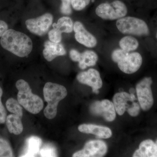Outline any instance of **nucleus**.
<instances>
[{
    "mask_svg": "<svg viewBox=\"0 0 157 157\" xmlns=\"http://www.w3.org/2000/svg\"><path fill=\"white\" fill-rule=\"evenodd\" d=\"M2 47L19 57H25L31 53L33 43L29 36L21 32L8 29L1 37Z\"/></svg>",
    "mask_w": 157,
    "mask_h": 157,
    "instance_id": "f257e3e1",
    "label": "nucleus"
},
{
    "mask_svg": "<svg viewBox=\"0 0 157 157\" xmlns=\"http://www.w3.org/2000/svg\"><path fill=\"white\" fill-rule=\"evenodd\" d=\"M43 94L48 103L44 110V115L48 119H52L56 116L59 102L67 95V89L61 85L48 82L43 88Z\"/></svg>",
    "mask_w": 157,
    "mask_h": 157,
    "instance_id": "f03ea898",
    "label": "nucleus"
},
{
    "mask_svg": "<svg viewBox=\"0 0 157 157\" xmlns=\"http://www.w3.org/2000/svg\"><path fill=\"white\" fill-rule=\"evenodd\" d=\"M16 87L18 90L17 101L24 108L33 114L39 113L43 109L44 103L39 96L34 94L29 83L24 79L17 81Z\"/></svg>",
    "mask_w": 157,
    "mask_h": 157,
    "instance_id": "7ed1b4c3",
    "label": "nucleus"
},
{
    "mask_svg": "<svg viewBox=\"0 0 157 157\" xmlns=\"http://www.w3.org/2000/svg\"><path fill=\"white\" fill-rule=\"evenodd\" d=\"M117 27L124 34L137 36H147L149 29L146 23L143 20L133 17H124L118 19Z\"/></svg>",
    "mask_w": 157,
    "mask_h": 157,
    "instance_id": "20e7f679",
    "label": "nucleus"
},
{
    "mask_svg": "<svg viewBox=\"0 0 157 157\" xmlns=\"http://www.w3.org/2000/svg\"><path fill=\"white\" fill-rule=\"evenodd\" d=\"M95 12L102 19L114 20L125 17L128 9L123 2L115 0L111 3H101L96 8Z\"/></svg>",
    "mask_w": 157,
    "mask_h": 157,
    "instance_id": "39448f33",
    "label": "nucleus"
},
{
    "mask_svg": "<svg viewBox=\"0 0 157 157\" xmlns=\"http://www.w3.org/2000/svg\"><path fill=\"white\" fill-rule=\"evenodd\" d=\"M151 77H145L136 86V92L139 104L141 109L144 111L149 110L154 104V98L151 85Z\"/></svg>",
    "mask_w": 157,
    "mask_h": 157,
    "instance_id": "423d86ee",
    "label": "nucleus"
},
{
    "mask_svg": "<svg viewBox=\"0 0 157 157\" xmlns=\"http://www.w3.org/2000/svg\"><path fill=\"white\" fill-rule=\"evenodd\" d=\"M53 20V15L46 13L36 18L27 20L25 24L27 29L32 33L42 36L48 32Z\"/></svg>",
    "mask_w": 157,
    "mask_h": 157,
    "instance_id": "0eeeda50",
    "label": "nucleus"
},
{
    "mask_svg": "<svg viewBox=\"0 0 157 157\" xmlns=\"http://www.w3.org/2000/svg\"><path fill=\"white\" fill-rule=\"evenodd\" d=\"M107 146L103 140H92L89 141L81 150L76 152L73 157H101L106 155Z\"/></svg>",
    "mask_w": 157,
    "mask_h": 157,
    "instance_id": "6e6552de",
    "label": "nucleus"
},
{
    "mask_svg": "<svg viewBox=\"0 0 157 157\" xmlns=\"http://www.w3.org/2000/svg\"><path fill=\"white\" fill-rule=\"evenodd\" d=\"M76 78L82 84L87 85L92 88L93 92L96 94L99 93L98 90L103 85L100 73L95 69H90L87 71L80 72Z\"/></svg>",
    "mask_w": 157,
    "mask_h": 157,
    "instance_id": "1a4fd4ad",
    "label": "nucleus"
},
{
    "mask_svg": "<svg viewBox=\"0 0 157 157\" xmlns=\"http://www.w3.org/2000/svg\"><path fill=\"white\" fill-rule=\"evenodd\" d=\"M142 57L137 52L129 53L126 57L117 63L121 71L126 74L135 73L140 69L142 65Z\"/></svg>",
    "mask_w": 157,
    "mask_h": 157,
    "instance_id": "9d476101",
    "label": "nucleus"
},
{
    "mask_svg": "<svg viewBox=\"0 0 157 157\" xmlns=\"http://www.w3.org/2000/svg\"><path fill=\"white\" fill-rule=\"evenodd\" d=\"M75 38L77 42L88 48H94L97 45L98 41L95 36L85 28L80 21H77L73 25Z\"/></svg>",
    "mask_w": 157,
    "mask_h": 157,
    "instance_id": "9b49d317",
    "label": "nucleus"
},
{
    "mask_svg": "<svg viewBox=\"0 0 157 157\" xmlns=\"http://www.w3.org/2000/svg\"><path fill=\"white\" fill-rule=\"evenodd\" d=\"M67 53L63 45L60 43H55L50 41H46L44 43L43 55L48 62H51L59 56H64Z\"/></svg>",
    "mask_w": 157,
    "mask_h": 157,
    "instance_id": "f8f14e48",
    "label": "nucleus"
},
{
    "mask_svg": "<svg viewBox=\"0 0 157 157\" xmlns=\"http://www.w3.org/2000/svg\"><path fill=\"white\" fill-rule=\"evenodd\" d=\"M136 100L135 95L126 92L117 93L113 98V104L116 111L118 115H123L125 111L129 107L128 103L133 102Z\"/></svg>",
    "mask_w": 157,
    "mask_h": 157,
    "instance_id": "ddd939ff",
    "label": "nucleus"
},
{
    "mask_svg": "<svg viewBox=\"0 0 157 157\" xmlns=\"http://www.w3.org/2000/svg\"><path fill=\"white\" fill-rule=\"evenodd\" d=\"M79 132L85 134H93L100 138L107 139L112 136L110 129L107 127L92 124H82L78 127Z\"/></svg>",
    "mask_w": 157,
    "mask_h": 157,
    "instance_id": "4468645a",
    "label": "nucleus"
},
{
    "mask_svg": "<svg viewBox=\"0 0 157 157\" xmlns=\"http://www.w3.org/2000/svg\"><path fill=\"white\" fill-rule=\"evenodd\" d=\"M156 144L150 139L141 142L137 149L133 154L134 157H157Z\"/></svg>",
    "mask_w": 157,
    "mask_h": 157,
    "instance_id": "2eb2a0df",
    "label": "nucleus"
},
{
    "mask_svg": "<svg viewBox=\"0 0 157 157\" xmlns=\"http://www.w3.org/2000/svg\"><path fill=\"white\" fill-rule=\"evenodd\" d=\"M41 138L36 136H32L27 139L26 147L21 157H35L40 151L42 145Z\"/></svg>",
    "mask_w": 157,
    "mask_h": 157,
    "instance_id": "dca6fc26",
    "label": "nucleus"
},
{
    "mask_svg": "<svg viewBox=\"0 0 157 157\" xmlns=\"http://www.w3.org/2000/svg\"><path fill=\"white\" fill-rule=\"evenodd\" d=\"M6 125L9 132L15 135L21 134L23 130V126L21 118L14 114H10L6 118Z\"/></svg>",
    "mask_w": 157,
    "mask_h": 157,
    "instance_id": "f3484780",
    "label": "nucleus"
},
{
    "mask_svg": "<svg viewBox=\"0 0 157 157\" xmlns=\"http://www.w3.org/2000/svg\"><path fill=\"white\" fill-rule=\"evenodd\" d=\"M98 59V56L95 52L91 50L85 51L81 53V60L78 62V66L82 70H84L87 67L95 66Z\"/></svg>",
    "mask_w": 157,
    "mask_h": 157,
    "instance_id": "a211bd4d",
    "label": "nucleus"
},
{
    "mask_svg": "<svg viewBox=\"0 0 157 157\" xmlns=\"http://www.w3.org/2000/svg\"><path fill=\"white\" fill-rule=\"evenodd\" d=\"M101 102V116L107 121L111 122L115 120L116 113L113 103L108 100H104Z\"/></svg>",
    "mask_w": 157,
    "mask_h": 157,
    "instance_id": "6ab92c4d",
    "label": "nucleus"
},
{
    "mask_svg": "<svg viewBox=\"0 0 157 157\" xmlns=\"http://www.w3.org/2000/svg\"><path fill=\"white\" fill-rule=\"evenodd\" d=\"M73 23L70 17L63 16L59 18L57 22L52 25L53 29L62 33H70L73 30Z\"/></svg>",
    "mask_w": 157,
    "mask_h": 157,
    "instance_id": "aec40b11",
    "label": "nucleus"
},
{
    "mask_svg": "<svg viewBox=\"0 0 157 157\" xmlns=\"http://www.w3.org/2000/svg\"><path fill=\"white\" fill-rule=\"evenodd\" d=\"M119 45L121 49L129 52L137 49L139 46V42L134 37L126 36L121 39Z\"/></svg>",
    "mask_w": 157,
    "mask_h": 157,
    "instance_id": "412c9836",
    "label": "nucleus"
},
{
    "mask_svg": "<svg viewBox=\"0 0 157 157\" xmlns=\"http://www.w3.org/2000/svg\"><path fill=\"white\" fill-rule=\"evenodd\" d=\"M6 107L9 112L21 118L23 116V109L18 101L13 98H10L6 101Z\"/></svg>",
    "mask_w": 157,
    "mask_h": 157,
    "instance_id": "4be33fe9",
    "label": "nucleus"
},
{
    "mask_svg": "<svg viewBox=\"0 0 157 157\" xmlns=\"http://www.w3.org/2000/svg\"><path fill=\"white\" fill-rule=\"evenodd\" d=\"M13 157V152L8 141L0 138V157Z\"/></svg>",
    "mask_w": 157,
    "mask_h": 157,
    "instance_id": "5701e85b",
    "label": "nucleus"
},
{
    "mask_svg": "<svg viewBox=\"0 0 157 157\" xmlns=\"http://www.w3.org/2000/svg\"><path fill=\"white\" fill-rule=\"evenodd\" d=\"M40 155L41 157H56L57 154L55 147L50 144H45L40 150Z\"/></svg>",
    "mask_w": 157,
    "mask_h": 157,
    "instance_id": "b1692460",
    "label": "nucleus"
},
{
    "mask_svg": "<svg viewBox=\"0 0 157 157\" xmlns=\"http://www.w3.org/2000/svg\"><path fill=\"white\" fill-rule=\"evenodd\" d=\"M129 53V52H127L121 48V49L117 48L111 54V58L113 62L118 63L123 59Z\"/></svg>",
    "mask_w": 157,
    "mask_h": 157,
    "instance_id": "393cba45",
    "label": "nucleus"
},
{
    "mask_svg": "<svg viewBox=\"0 0 157 157\" xmlns=\"http://www.w3.org/2000/svg\"><path fill=\"white\" fill-rule=\"evenodd\" d=\"M90 0H71V6L76 11H81L90 4Z\"/></svg>",
    "mask_w": 157,
    "mask_h": 157,
    "instance_id": "a878e982",
    "label": "nucleus"
},
{
    "mask_svg": "<svg viewBox=\"0 0 157 157\" xmlns=\"http://www.w3.org/2000/svg\"><path fill=\"white\" fill-rule=\"evenodd\" d=\"M62 33L56 29H53L48 33L49 41L55 43H60L62 39Z\"/></svg>",
    "mask_w": 157,
    "mask_h": 157,
    "instance_id": "bb28decb",
    "label": "nucleus"
},
{
    "mask_svg": "<svg viewBox=\"0 0 157 157\" xmlns=\"http://www.w3.org/2000/svg\"><path fill=\"white\" fill-rule=\"evenodd\" d=\"M62 2L60 11L62 14L70 15L72 13L71 0H61Z\"/></svg>",
    "mask_w": 157,
    "mask_h": 157,
    "instance_id": "cd10ccee",
    "label": "nucleus"
},
{
    "mask_svg": "<svg viewBox=\"0 0 157 157\" xmlns=\"http://www.w3.org/2000/svg\"><path fill=\"white\" fill-rule=\"evenodd\" d=\"M140 107L139 104L134 102L131 106H129L127 110L131 116L136 117L140 112Z\"/></svg>",
    "mask_w": 157,
    "mask_h": 157,
    "instance_id": "c85d7f7f",
    "label": "nucleus"
},
{
    "mask_svg": "<svg viewBox=\"0 0 157 157\" xmlns=\"http://www.w3.org/2000/svg\"><path fill=\"white\" fill-rule=\"evenodd\" d=\"M2 90L0 87V124L5 123L7 118V112L2 102Z\"/></svg>",
    "mask_w": 157,
    "mask_h": 157,
    "instance_id": "c756f323",
    "label": "nucleus"
},
{
    "mask_svg": "<svg viewBox=\"0 0 157 157\" xmlns=\"http://www.w3.org/2000/svg\"><path fill=\"white\" fill-rule=\"evenodd\" d=\"M101 101H95L90 107L91 113L94 115L101 116Z\"/></svg>",
    "mask_w": 157,
    "mask_h": 157,
    "instance_id": "7c9ffc66",
    "label": "nucleus"
},
{
    "mask_svg": "<svg viewBox=\"0 0 157 157\" xmlns=\"http://www.w3.org/2000/svg\"><path fill=\"white\" fill-rule=\"evenodd\" d=\"M69 55L70 58L73 61L79 62L81 60V53L76 49H71L70 51Z\"/></svg>",
    "mask_w": 157,
    "mask_h": 157,
    "instance_id": "2f4dec72",
    "label": "nucleus"
},
{
    "mask_svg": "<svg viewBox=\"0 0 157 157\" xmlns=\"http://www.w3.org/2000/svg\"><path fill=\"white\" fill-rule=\"evenodd\" d=\"M8 25L5 21L0 20V37L2 36L4 34L8 29Z\"/></svg>",
    "mask_w": 157,
    "mask_h": 157,
    "instance_id": "473e14b6",
    "label": "nucleus"
},
{
    "mask_svg": "<svg viewBox=\"0 0 157 157\" xmlns=\"http://www.w3.org/2000/svg\"><path fill=\"white\" fill-rule=\"evenodd\" d=\"M156 39H157V34H156Z\"/></svg>",
    "mask_w": 157,
    "mask_h": 157,
    "instance_id": "72a5a7b5",
    "label": "nucleus"
},
{
    "mask_svg": "<svg viewBox=\"0 0 157 157\" xmlns=\"http://www.w3.org/2000/svg\"><path fill=\"white\" fill-rule=\"evenodd\" d=\"M156 144L157 146V140H156Z\"/></svg>",
    "mask_w": 157,
    "mask_h": 157,
    "instance_id": "f704fd0d",
    "label": "nucleus"
}]
</instances>
